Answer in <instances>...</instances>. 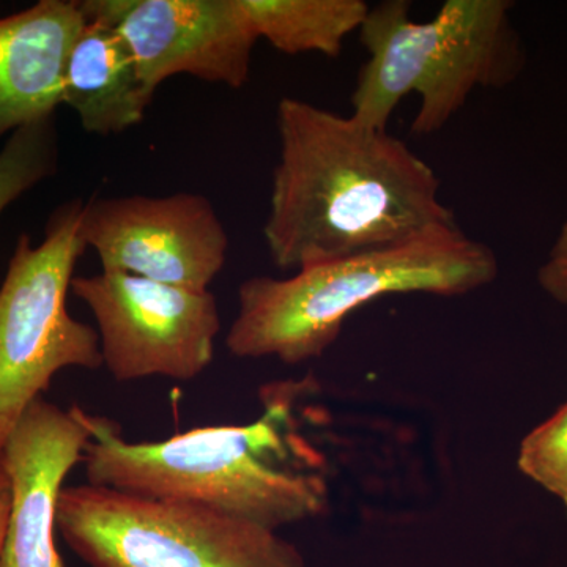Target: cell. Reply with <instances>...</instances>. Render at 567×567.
Instances as JSON below:
<instances>
[{
	"label": "cell",
	"mask_w": 567,
	"mask_h": 567,
	"mask_svg": "<svg viewBox=\"0 0 567 567\" xmlns=\"http://www.w3.org/2000/svg\"><path fill=\"white\" fill-rule=\"evenodd\" d=\"M276 126L279 162L264 238L281 270L458 227L434 169L388 130L292 96L278 103Z\"/></svg>",
	"instance_id": "6da1fadb"
},
{
	"label": "cell",
	"mask_w": 567,
	"mask_h": 567,
	"mask_svg": "<svg viewBox=\"0 0 567 567\" xmlns=\"http://www.w3.org/2000/svg\"><path fill=\"white\" fill-rule=\"evenodd\" d=\"M271 399L252 423L207 425L152 443L128 442L115 421L82 410L87 483L204 507L274 532L322 516L330 499L327 476L293 431L289 399Z\"/></svg>",
	"instance_id": "7a4b0ae2"
},
{
	"label": "cell",
	"mask_w": 567,
	"mask_h": 567,
	"mask_svg": "<svg viewBox=\"0 0 567 567\" xmlns=\"http://www.w3.org/2000/svg\"><path fill=\"white\" fill-rule=\"evenodd\" d=\"M499 265L491 246L461 229L315 265L290 278L256 276L238 287L226 346L237 358L284 364L319 360L354 311L398 293L462 297L491 286Z\"/></svg>",
	"instance_id": "3957f363"
},
{
	"label": "cell",
	"mask_w": 567,
	"mask_h": 567,
	"mask_svg": "<svg viewBox=\"0 0 567 567\" xmlns=\"http://www.w3.org/2000/svg\"><path fill=\"white\" fill-rule=\"evenodd\" d=\"M406 0L371 7L360 29L368 62L352 93V117L388 130L410 93L420 95L412 133L445 128L476 89H503L527 62L507 0H447L429 21L410 17Z\"/></svg>",
	"instance_id": "277c9868"
},
{
	"label": "cell",
	"mask_w": 567,
	"mask_h": 567,
	"mask_svg": "<svg viewBox=\"0 0 567 567\" xmlns=\"http://www.w3.org/2000/svg\"><path fill=\"white\" fill-rule=\"evenodd\" d=\"M55 524L92 567H308L274 529L89 483L62 488Z\"/></svg>",
	"instance_id": "5b68a950"
},
{
	"label": "cell",
	"mask_w": 567,
	"mask_h": 567,
	"mask_svg": "<svg viewBox=\"0 0 567 567\" xmlns=\"http://www.w3.org/2000/svg\"><path fill=\"white\" fill-rule=\"evenodd\" d=\"M81 212V200L59 207L40 245L21 234L0 286V454L52 377L65 368L103 365L99 331L66 309L85 249Z\"/></svg>",
	"instance_id": "8992f818"
},
{
	"label": "cell",
	"mask_w": 567,
	"mask_h": 567,
	"mask_svg": "<svg viewBox=\"0 0 567 567\" xmlns=\"http://www.w3.org/2000/svg\"><path fill=\"white\" fill-rule=\"evenodd\" d=\"M71 292L95 317L103 365L117 382L147 377L188 382L215 358L221 319L210 290L102 271L74 278Z\"/></svg>",
	"instance_id": "52a82bcc"
},
{
	"label": "cell",
	"mask_w": 567,
	"mask_h": 567,
	"mask_svg": "<svg viewBox=\"0 0 567 567\" xmlns=\"http://www.w3.org/2000/svg\"><path fill=\"white\" fill-rule=\"evenodd\" d=\"M81 235L102 271L192 290H208L229 252V235L203 194L95 197L82 204Z\"/></svg>",
	"instance_id": "ba28073f"
},
{
	"label": "cell",
	"mask_w": 567,
	"mask_h": 567,
	"mask_svg": "<svg viewBox=\"0 0 567 567\" xmlns=\"http://www.w3.org/2000/svg\"><path fill=\"white\" fill-rule=\"evenodd\" d=\"M81 7L121 33L153 96L177 74L230 89L249 80L259 37L241 0H81Z\"/></svg>",
	"instance_id": "9c48e42d"
},
{
	"label": "cell",
	"mask_w": 567,
	"mask_h": 567,
	"mask_svg": "<svg viewBox=\"0 0 567 567\" xmlns=\"http://www.w3.org/2000/svg\"><path fill=\"white\" fill-rule=\"evenodd\" d=\"M87 440L78 405L62 410L39 398L20 417L0 454L11 484L0 567H65L54 540L59 496Z\"/></svg>",
	"instance_id": "30bf717a"
},
{
	"label": "cell",
	"mask_w": 567,
	"mask_h": 567,
	"mask_svg": "<svg viewBox=\"0 0 567 567\" xmlns=\"http://www.w3.org/2000/svg\"><path fill=\"white\" fill-rule=\"evenodd\" d=\"M84 22L81 0H40L0 18V141L55 115L66 58Z\"/></svg>",
	"instance_id": "8fae6325"
},
{
	"label": "cell",
	"mask_w": 567,
	"mask_h": 567,
	"mask_svg": "<svg viewBox=\"0 0 567 567\" xmlns=\"http://www.w3.org/2000/svg\"><path fill=\"white\" fill-rule=\"evenodd\" d=\"M152 100L121 33L85 17L62 78V104L76 112L82 130L99 136L125 133L144 121Z\"/></svg>",
	"instance_id": "7c38bea8"
},
{
	"label": "cell",
	"mask_w": 567,
	"mask_h": 567,
	"mask_svg": "<svg viewBox=\"0 0 567 567\" xmlns=\"http://www.w3.org/2000/svg\"><path fill=\"white\" fill-rule=\"evenodd\" d=\"M254 32L275 50L338 58L368 17L364 0H241Z\"/></svg>",
	"instance_id": "4fadbf2b"
},
{
	"label": "cell",
	"mask_w": 567,
	"mask_h": 567,
	"mask_svg": "<svg viewBox=\"0 0 567 567\" xmlns=\"http://www.w3.org/2000/svg\"><path fill=\"white\" fill-rule=\"evenodd\" d=\"M59 136L54 115L22 126L0 148V215L55 174Z\"/></svg>",
	"instance_id": "5bb4252c"
},
{
	"label": "cell",
	"mask_w": 567,
	"mask_h": 567,
	"mask_svg": "<svg viewBox=\"0 0 567 567\" xmlns=\"http://www.w3.org/2000/svg\"><path fill=\"white\" fill-rule=\"evenodd\" d=\"M517 468L557 496L567 513V401L522 440Z\"/></svg>",
	"instance_id": "9a60e30c"
},
{
	"label": "cell",
	"mask_w": 567,
	"mask_h": 567,
	"mask_svg": "<svg viewBox=\"0 0 567 567\" xmlns=\"http://www.w3.org/2000/svg\"><path fill=\"white\" fill-rule=\"evenodd\" d=\"M537 282L551 300L567 308V221L559 227L546 262L537 270Z\"/></svg>",
	"instance_id": "2e32d148"
},
{
	"label": "cell",
	"mask_w": 567,
	"mask_h": 567,
	"mask_svg": "<svg viewBox=\"0 0 567 567\" xmlns=\"http://www.w3.org/2000/svg\"><path fill=\"white\" fill-rule=\"evenodd\" d=\"M11 507V484L9 473L0 457V557H2L3 544H6L7 527H9Z\"/></svg>",
	"instance_id": "e0dca14e"
}]
</instances>
